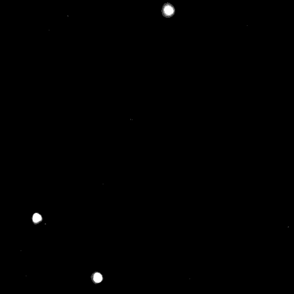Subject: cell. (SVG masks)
<instances>
[{"label": "cell", "mask_w": 294, "mask_h": 294, "mask_svg": "<svg viewBox=\"0 0 294 294\" xmlns=\"http://www.w3.org/2000/svg\"><path fill=\"white\" fill-rule=\"evenodd\" d=\"M42 220V217L38 214H35L33 217V221L35 222H38Z\"/></svg>", "instance_id": "3"}, {"label": "cell", "mask_w": 294, "mask_h": 294, "mask_svg": "<svg viewBox=\"0 0 294 294\" xmlns=\"http://www.w3.org/2000/svg\"><path fill=\"white\" fill-rule=\"evenodd\" d=\"M94 280L95 283H99L102 280V276L99 273H96L94 276Z\"/></svg>", "instance_id": "2"}, {"label": "cell", "mask_w": 294, "mask_h": 294, "mask_svg": "<svg viewBox=\"0 0 294 294\" xmlns=\"http://www.w3.org/2000/svg\"><path fill=\"white\" fill-rule=\"evenodd\" d=\"M175 12L174 7L170 3H166L163 6L162 13L166 17H171Z\"/></svg>", "instance_id": "1"}]
</instances>
